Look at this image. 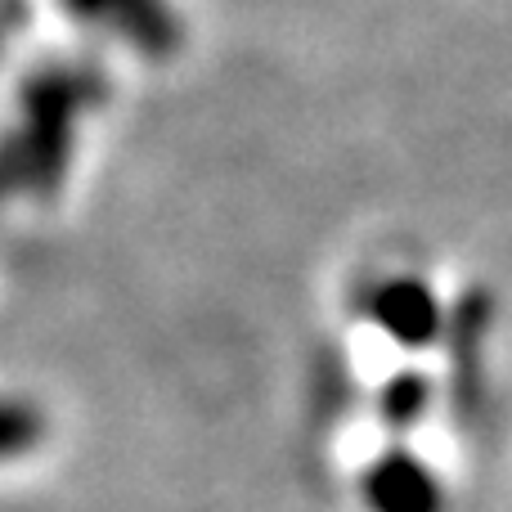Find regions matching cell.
Returning a JSON list of instances; mask_svg holds the SVG:
<instances>
[{
	"label": "cell",
	"mask_w": 512,
	"mask_h": 512,
	"mask_svg": "<svg viewBox=\"0 0 512 512\" xmlns=\"http://www.w3.org/2000/svg\"><path fill=\"white\" fill-rule=\"evenodd\" d=\"M108 99V81L95 63L50 59L32 68L18 90V126L5 149L9 194L54 198L68 176L72 140L86 108Z\"/></svg>",
	"instance_id": "obj_1"
},
{
	"label": "cell",
	"mask_w": 512,
	"mask_h": 512,
	"mask_svg": "<svg viewBox=\"0 0 512 512\" xmlns=\"http://www.w3.org/2000/svg\"><path fill=\"white\" fill-rule=\"evenodd\" d=\"M490 292L486 288H468L450 310L445 324V346H450V405L454 418L468 423L481 409V391H486V333H490Z\"/></svg>",
	"instance_id": "obj_2"
},
{
	"label": "cell",
	"mask_w": 512,
	"mask_h": 512,
	"mask_svg": "<svg viewBox=\"0 0 512 512\" xmlns=\"http://www.w3.org/2000/svg\"><path fill=\"white\" fill-rule=\"evenodd\" d=\"M360 495L369 512H445V490L436 472L414 450H387L360 477Z\"/></svg>",
	"instance_id": "obj_3"
},
{
	"label": "cell",
	"mask_w": 512,
	"mask_h": 512,
	"mask_svg": "<svg viewBox=\"0 0 512 512\" xmlns=\"http://www.w3.org/2000/svg\"><path fill=\"white\" fill-rule=\"evenodd\" d=\"M369 315L382 324V333L396 337L409 351H423L436 337H445V324L450 315L441 310L436 292L427 288L414 274H400V279H382L378 292L369 297Z\"/></svg>",
	"instance_id": "obj_4"
},
{
	"label": "cell",
	"mask_w": 512,
	"mask_h": 512,
	"mask_svg": "<svg viewBox=\"0 0 512 512\" xmlns=\"http://www.w3.org/2000/svg\"><path fill=\"white\" fill-rule=\"evenodd\" d=\"M108 23L131 50L149 59H167L180 50V23L167 0H108Z\"/></svg>",
	"instance_id": "obj_5"
},
{
	"label": "cell",
	"mask_w": 512,
	"mask_h": 512,
	"mask_svg": "<svg viewBox=\"0 0 512 512\" xmlns=\"http://www.w3.org/2000/svg\"><path fill=\"white\" fill-rule=\"evenodd\" d=\"M427 409H432V382H427L423 373H414V369L396 373V378L382 387V396H378V414H382V423H387L391 432H409Z\"/></svg>",
	"instance_id": "obj_6"
},
{
	"label": "cell",
	"mask_w": 512,
	"mask_h": 512,
	"mask_svg": "<svg viewBox=\"0 0 512 512\" xmlns=\"http://www.w3.org/2000/svg\"><path fill=\"white\" fill-rule=\"evenodd\" d=\"M36 441H41V414H36V405L14 396L5 405V454L9 459H23Z\"/></svg>",
	"instance_id": "obj_7"
},
{
	"label": "cell",
	"mask_w": 512,
	"mask_h": 512,
	"mask_svg": "<svg viewBox=\"0 0 512 512\" xmlns=\"http://www.w3.org/2000/svg\"><path fill=\"white\" fill-rule=\"evenodd\" d=\"M59 5L77 23H108V0H59Z\"/></svg>",
	"instance_id": "obj_8"
}]
</instances>
